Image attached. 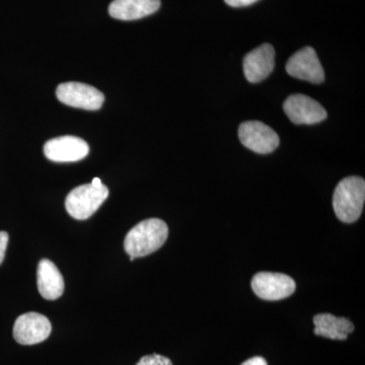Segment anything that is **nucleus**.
<instances>
[{
	"label": "nucleus",
	"instance_id": "7ed1b4c3",
	"mask_svg": "<svg viewBox=\"0 0 365 365\" xmlns=\"http://www.w3.org/2000/svg\"><path fill=\"white\" fill-rule=\"evenodd\" d=\"M109 197V189L98 178L91 184L81 185L66 197V208L72 217L78 220L90 218Z\"/></svg>",
	"mask_w": 365,
	"mask_h": 365
},
{
	"label": "nucleus",
	"instance_id": "9d476101",
	"mask_svg": "<svg viewBox=\"0 0 365 365\" xmlns=\"http://www.w3.org/2000/svg\"><path fill=\"white\" fill-rule=\"evenodd\" d=\"M90 153V146L76 136H61L47 141L44 153L48 160L55 163H73L83 160Z\"/></svg>",
	"mask_w": 365,
	"mask_h": 365
},
{
	"label": "nucleus",
	"instance_id": "f257e3e1",
	"mask_svg": "<svg viewBox=\"0 0 365 365\" xmlns=\"http://www.w3.org/2000/svg\"><path fill=\"white\" fill-rule=\"evenodd\" d=\"M169 235L167 223L150 218L132 227L124 241L126 253L134 258L145 257L162 248Z\"/></svg>",
	"mask_w": 365,
	"mask_h": 365
},
{
	"label": "nucleus",
	"instance_id": "9b49d317",
	"mask_svg": "<svg viewBox=\"0 0 365 365\" xmlns=\"http://www.w3.org/2000/svg\"><path fill=\"white\" fill-rule=\"evenodd\" d=\"M275 66V51L272 45L263 44L246 55L245 76L250 83H257L270 76Z\"/></svg>",
	"mask_w": 365,
	"mask_h": 365
},
{
	"label": "nucleus",
	"instance_id": "4468645a",
	"mask_svg": "<svg viewBox=\"0 0 365 365\" xmlns=\"http://www.w3.org/2000/svg\"><path fill=\"white\" fill-rule=\"evenodd\" d=\"M317 336L332 340H346L348 335L354 331V325L345 318H337L331 314H319L314 318Z\"/></svg>",
	"mask_w": 365,
	"mask_h": 365
},
{
	"label": "nucleus",
	"instance_id": "423d86ee",
	"mask_svg": "<svg viewBox=\"0 0 365 365\" xmlns=\"http://www.w3.org/2000/svg\"><path fill=\"white\" fill-rule=\"evenodd\" d=\"M252 288L262 299L280 300L294 294L297 284L285 274L260 272L254 276Z\"/></svg>",
	"mask_w": 365,
	"mask_h": 365
},
{
	"label": "nucleus",
	"instance_id": "a211bd4d",
	"mask_svg": "<svg viewBox=\"0 0 365 365\" xmlns=\"http://www.w3.org/2000/svg\"><path fill=\"white\" fill-rule=\"evenodd\" d=\"M242 365H268L267 361L263 357L256 356L245 361Z\"/></svg>",
	"mask_w": 365,
	"mask_h": 365
},
{
	"label": "nucleus",
	"instance_id": "6e6552de",
	"mask_svg": "<svg viewBox=\"0 0 365 365\" xmlns=\"http://www.w3.org/2000/svg\"><path fill=\"white\" fill-rule=\"evenodd\" d=\"M287 71L292 78L312 83H321L325 81L323 66L312 47H304L294 53L287 61Z\"/></svg>",
	"mask_w": 365,
	"mask_h": 365
},
{
	"label": "nucleus",
	"instance_id": "0eeeda50",
	"mask_svg": "<svg viewBox=\"0 0 365 365\" xmlns=\"http://www.w3.org/2000/svg\"><path fill=\"white\" fill-rule=\"evenodd\" d=\"M52 326L49 319L38 313H26L16 319L14 338L19 344H39L49 337Z\"/></svg>",
	"mask_w": 365,
	"mask_h": 365
},
{
	"label": "nucleus",
	"instance_id": "39448f33",
	"mask_svg": "<svg viewBox=\"0 0 365 365\" xmlns=\"http://www.w3.org/2000/svg\"><path fill=\"white\" fill-rule=\"evenodd\" d=\"M240 140L250 150L260 155L273 153L279 145L278 134L260 121H246L239 128Z\"/></svg>",
	"mask_w": 365,
	"mask_h": 365
},
{
	"label": "nucleus",
	"instance_id": "dca6fc26",
	"mask_svg": "<svg viewBox=\"0 0 365 365\" xmlns=\"http://www.w3.org/2000/svg\"><path fill=\"white\" fill-rule=\"evenodd\" d=\"M9 234L6 232H0V264L4 260L7 244H9Z\"/></svg>",
	"mask_w": 365,
	"mask_h": 365
},
{
	"label": "nucleus",
	"instance_id": "f8f14e48",
	"mask_svg": "<svg viewBox=\"0 0 365 365\" xmlns=\"http://www.w3.org/2000/svg\"><path fill=\"white\" fill-rule=\"evenodd\" d=\"M160 0H114L109 6L112 18L121 21H135L158 11Z\"/></svg>",
	"mask_w": 365,
	"mask_h": 365
},
{
	"label": "nucleus",
	"instance_id": "ddd939ff",
	"mask_svg": "<svg viewBox=\"0 0 365 365\" xmlns=\"http://www.w3.org/2000/svg\"><path fill=\"white\" fill-rule=\"evenodd\" d=\"M38 289L45 299H59L64 292V280L58 268L47 259H43L38 265Z\"/></svg>",
	"mask_w": 365,
	"mask_h": 365
},
{
	"label": "nucleus",
	"instance_id": "f03ea898",
	"mask_svg": "<svg viewBox=\"0 0 365 365\" xmlns=\"http://www.w3.org/2000/svg\"><path fill=\"white\" fill-rule=\"evenodd\" d=\"M365 200V182L360 177H348L336 187L333 196L335 215L346 223L356 222L362 213Z\"/></svg>",
	"mask_w": 365,
	"mask_h": 365
},
{
	"label": "nucleus",
	"instance_id": "2eb2a0df",
	"mask_svg": "<svg viewBox=\"0 0 365 365\" xmlns=\"http://www.w3.org/2000/svg\"><path fill=\"white\" fill-rule=\"evenodd\" d=\"M136 365H173V364L168 357L158 354H151L143 356Z\"/></svg>",
	"mask_w": 365,
	"mask_h": 365
},
{
	"label": "nucleus",
	"instance_id": "1a4fd4ad",
	"mask_svg": "<svg viewBox=\"0 0 365 365\" xmlns=\"http://www.w3.org/2000/svg\"><path fill=\"white\" fill-rule=\"evenodd\" d=\"M283 110L292 123L312 125L319 123L327 118L323 106L306 95H292L283 104Z\"/></svg>",
	"mask_w": 365,
	"mask_h": 365
},
{
	"label": "nucleus",
	"instance_id": "20e7f679",
	"mask_svg": "<svg viewBox=\"0 0 365 365\" xmlns=\"http://www.w3.org/2000/svg\"><path fill=\"white\" fill-rule=\"evenodd\" d=\"M56 96L64 105L88 111H97L105 102V96L102 91L93 86L76 81L59 85Z\"/></svg>",
	"mask_w": 365,
	"mask_h": 365
},
{
	"label": "nucleus",
	"instance_id": "f3484780",
	"mask_svg": "<svg viewBox=\"0 0 365 365\" xmlns=\"http://www.w3.org/2000/svg\"><path fill=\"white\" fill-rule=\"evenodd\" d=\"M225 4L232 7H244L252 6L255 2L258 0H225Z\"/></svg>",
	"mask_w": 365,
	"mask_h": 365
}]
</instances>
